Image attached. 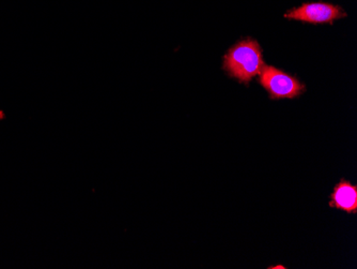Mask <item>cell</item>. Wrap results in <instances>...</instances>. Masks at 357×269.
I'll return each instance as SVG.
<instances>
[{"instance_id":"obj_1","label":"cell","mask_w":357,"mask_h":269,"mask_svg":"<svg viewBox=\"0 0 357 269\" xmlns=\"http://www.w3.org/2000/svg\"><path fill=\"white\" fill-rule=\"evenodd\" d=\"M264 64L258 41L246 38L230 48L224 56L222 69L230 78L250 85L252 78L261 73Z\"/></svg>"},{"instance_id":"obj_2","label":"cell","mask_w":357,"mask_h":269,"mask_svg":"<svg viewBox=\"0 0 357 269\" xmlns=\"http://www.w3.org/2000/svg\"><path fill=\"white\" fill-rule=\"evenodd\" d=\"M259 83L268 92L271 99H294L305 92V85L296 76L272 66H264L259 74Z\"/></svg>"},{"instance_id":"obj_3","label":"cell","mask_w":357,"mask_h":269,"mask_svg":"<svg viewBox=\"0 0 357 269\" xmlns=\"http://www.w3.org/2000/svg\"><path fill=\"white\" fill-rule=\"evenodd\" d=\"M346 17L347 13L342 7L328 3H304L284 14L286 19L310 24H334Z\"/></svg>"},{"instance_id":"obj_4","label":"cell","mask_w":357,"mask_h":269,"mask_svg":"<svg viewBox=\"0 0 357 269\" xmlns=\"http://www.w3.org/2000/svg\"><path fill=\"white\" fill-rule=\"evenodd\" d=\"M330 206L348 214L357 212V187L346 180H342L335 186L331 194Z\"/></svg>"}]
</instances>
